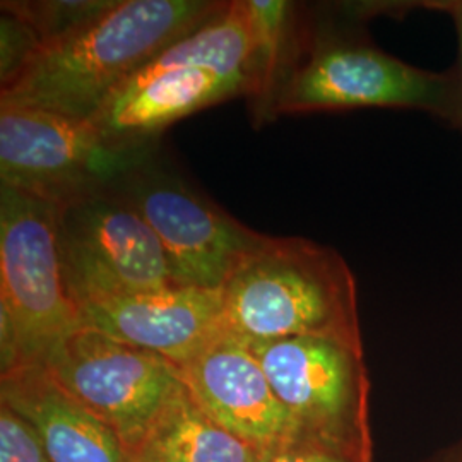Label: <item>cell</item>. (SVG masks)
I'll return each mask as SVG.
<instances>
[{
  "label": "cell",
  "instance_id": "52a82bcc",
  "mask_svg": "<svg viewBox=\"0 0 462 462\" xmlns=\"http://www.w3.org/2000/svg\"><path fill=\"white\" fill-rule=\"evenodd\" d=\"M156 151L114 144L89 120L0 103V182L55 206L112 189Z\"/></svg>",
  "mask_w": 462,
  "mask_h": 462
},
{
  "label": "cell",
  "instance_id": "5b68a950",
  "mask_svg": "<svg viewBox=\"0 0 462 462\" xmlns=\"http://www.w3.org/2000/svg\"><path fill=\"white\" fill-rule=\"evenodd\" d=\"M81 326L67 290L57 206L0 185V337L14 345V368L42 364Z\"/></svg>",
  "mask_w": 462,
  "mask_h": 462
},
{
  "label": "cell",
  "instance_id": "277c9868",
  "mask_svg": "<svg viewBox=\"0 0 462 462\" xmlns=\"http://www.w3.org/2000/svg\"><path fill=\"white\" fill-rule=\"evenodd\" d=\"M254 88V32L245 0L228 2L135 72L89 122L118 146L156 148L170 125Z\"/></svg>",
  "mask_w": 462,
  "mask_h": 462
},
{
  "label": "cell",
  "instance_id": "30bf717a",
  "mask_svg": "<svg viewBox=\"0 0 462 462\" xmlns=\"http://www.w3.org/2000/svg\"><path fill=\"white\" fill-rule=\"evenodd\" d=\"M40 365L114 430L131 454L182 385L177 365L88 326L67 334Z\"/></svg>",
  "mask_w": 462,
  "mask_h": 462
},
{
  "label": "cell",
  "instance_id": "9a60e30c",
  "mask_svg": "<svg viewBox=\"0 0 462 462\" xmlns=\"http://www.w3.org/2000/svg\"><path fill=\"white\" fill-rule=\"evenodd\" d=\"M114 4L116 0H4L0 5L2 13L26 23L43 45L83 28L84 24L106 13Z\"/></svg>",
  "mask_w": 462,
  "mask_h": 462
},
{
  "label": "cell",
  "instance_id": "6da1fadb",
  "mask_svg": "<svg viewBox=\"0 0 462 462\" xmlns=\"http://www.w3.org/2000/svg\"><path fill=\"white\" fill-rule=\"evenodd\" d=\"M216 0H116L101 16L43 43L0 88V103L91 120L160 51L226 7Z\"/></svg>",
  "mask_w": 462,
  "mask_h": 462
},
{
  "label": "cell",
  "instance_id": "d6986e66",
  "mask_svg": "<svg viewBox=\"0 0 462 462\" xmlns=\"http://www.w3.org/2000/svg\"><path fill=\"white\" fill-rule=\"evenodd\" d=\"M427 462H462V440L452 446L444 447Z\"/></svg>",
  "mask_w": 462,
  "mask_h": 462
},
{
  "label": "cell",
  "instance_id": "2e32d148",
  "mask_svg": "<svg viewBox=\"0 0 462 462\" xmlns=\"http://www.w3.org/2000/svg\"><path fill=\"white\" fill-rule=\"evenodd\" d=\"M0 462H51L32 425L0 404Z\"/></svg>",
  "mask_w": 462,
  "mask_h": 462
},
{
  "label": "cell",
  "instance_id": "7c38bea8",
  "mask_svg": "<svg viewBox=\"0 0 462 462\" xmlns=\"http://www.w3.org/2000/svg\"><path fill=\"white\" fill-rule=\"evenodd\" d=\"M81 324L177 366L223 332L221 290L166 286L86 303Z\"/></svg>",
  "mask_w": 462,
  "mask_h": 462
},
{
  "label": "cell",
  "instance_id": "ac0fdd59",
  "mask_svg": "<svg viewBox=\"0 0 462 462\" xmlns=\"http://www.w3.org/2000/svg\"><path fill=\"white\" fill-rule=\"evenodd\" d=\"M421 9L442 13L452 19L457 36V64L452 67L457 81V116L454 127L462 134V0H429L421 2Z\"/></svg>",
  "mask_w": 462,
  "mask_h": 462
},
{
  "label": "cell",
  "instance_id": "ba28073f",
  "mask_svg": "<svg viewBox=\"0 0 462 462\" xmlns=\"http://www.w3.org/2000/svg\"><path fill=\"white\" fill-rule=\"evenodd\" d=\"M57 236L78 309L177 284L158 236L114 189L57 206Z\"/></svg>",
  "mask_w": 462,
  "mask_h": 462
},
{
  "label": "cell",
  "instance_id": "3957f363",
  "mask_svg": "<svg viewBox=\"0 0 462 462\" xmlns=\"http://www.w3.org/2000/svg\"><path fill=\"white\" fill-rule=\"evenodd\" d=\"M339 17L307 16L297 59L280 84L271 118L358 108L413 110L448 122L457 116L454 69L433 72L374 45L345 4Z\"/></svg>",
  "mask_w": 462,
  "mask_h": 462
},
{
  "label": "cell",
  "instance_id": "7a4b0ae2",
  "mask_svg": "<svg viewBox=\"0 0 462 462\" xmlns=\"http://www.w3.org/2000/svg\"><path fill=\"white\" fill-rule=\"evenodd\" d=\"M223 330L245 343L329 337L364 346L356 281L345 257L298 236H269L221 286Z\"/></svg>",
  "mask_w": 462,
  "mask_h": 462
},
{
  "label": "cell",
  "instance_id": "5bb4252c",
  "mask_svg": "<svg viewBox=\"0 0 462 462\" xmlns=\"http://www.w3.org/2000/svg\"><path fill=\"white\" fill-rule=\"evenodd\" d=\"M133 456L152 462H257L259 450L216 423L182 382Z\"/></svg>",
  "mask_w": 462,
  "mask_h": 462
},
{
  "label": "cell",
  "instance_id": "8992f818",
  "mask_svg": "<svg viewBox=\"0 0 462 462\" xmlns=\"http://www.w3.org/2000/svg\"><path fill=\"white\" fill-rule=\"evenodd\" d=\"M247 345L300 440L351 461L374 462L365 349L314 336Z\"/></svg>",
  "mask_w": 462,
  "mask_h": 462
},
{
  "label": "cell",
  "instance_id": "e0dca14e",
  "mask_svg": "<svg viewBox=\"0 0 462 462\" xmlns=\"http://www.w3.org/2000/svg\"><path fill=\"white\" fill-rule=\"evenodd\" d=\"M257 462H355L345 456L303 440H290L259 450Z\"/></svg>",
  "mask_w": 462,
  "mask_h": 462
},
{
  "label": "cell",
  "instance_id": "ffe728a7",
  "mask_svg": "<svg viewBox=\"0 0 462 462\" xmlns=\"http://www.w3.org/2000/svg\"><path fill=\"white\" fill-rule=\"evenodd\" d=\"M133 462H152V461H149V459H144V457H137V456H133Z\"/></svg>",
  "mask_w": 462,
  "mask_h": 462
},
{
  "label": "cell",
  "instance_id": "8fae6325",
  "mask_svg": "<svg viewBox=\"0 0 462 462\" xmlns=\"http://www.w3.org/2000/svg\"><path fill=\"white\" fill-rule=\"evenodd\" d=\"M179 372L199 406L257 450L300 440L263 365L247 343L228 332L217 334Z\"/></svg>",
  "mask_w": 462,
  "mask_h": 462
},
{
  "label": "cell",
  "instance_id": "9c48e42d",
  "mask_svg": "<svg viewBox=\"0 0 462 462\" xmlns=\"http://www.w3.org/2000/svg\"><path fill=\"white\" fill-rule=\"evenodd\" d=\"M112 189L154 231L180 286L221 290L235 265L264 238L202 196L158 151Z\"/></svg>",
  "mask_w": 462,
  "mask_h": 462
},
{
  "label": "cell",
  "instance_id": "4fadbf2b",
  "mask_svg": "<svg viewBox=\"0 0 462 462\" xmlns=\"http://www.w3.org/2000/svg\"><path fill=\"white\" fill-rule=\"evenodd\" d=\"M0 404L32 425L51 462H133L116 431L62 389L42 365L2 374Z\"/></svg>",
  "mask_w": 462,
  "mask_h": 462
}]
</instances>
